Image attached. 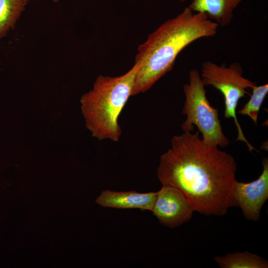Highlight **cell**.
Here are the masks:
<instances>
[{
	"instance_id": "obj_10",
	"label": "cell",
	"mask_w": 268,
	"mask_h": 268,
	"mask_svg": "<svg viewBox=\"0 0 268 268\" xmlns=\"http://www.w3.org/2000/svg\"><path fill=\"white\" fill-rule=\"evenodd\" d=\"M214 259L221 268H268V262L265 259L248 251L228 253Z\"/></svg>"
},
{
	"instance_id": "obj_12",
	"label": "cell",
	"mask_w": 268,
	"mask_h": 268,
	"mask_svg": "<svg viewBox=\"0 0 268 268\" xmlns=\"http://www.w3.org/2000/svg\"><path fill=\"white\" fill-rule=\"evenodd\" d=\"M252 89V93L249 100L237 113L248 116L257 125L260 108L268 92V84L257 85Z\"/></svg>"
},
{
	"instance_id": "obj_1",
	"label": "cell",
	"mask_w": 268,
	"mask_h": 268,
	"mask_svg": "<svg viewBox=\"0 0 268 268\" xmlns=\"http://www.w3.org/2000/svg\"><path fill=\"white\" fill-rule=\"evenodd\" d=\"M200 132L174 135L160 157L157 177L181 190L195 211L222 216L237 206L234 196L237 164L229 153L205 143Z\"/></svg>"
},
{
	"instance_id": "obj_11",
	"label": "cell",
	"mask_w": 268,
	"mask_h": 268,
	"mask_svg": "<svg viewBox=\"0 0 268 268\" xmlns=\"http://www.w3.org/2000/svg\"><path fill=\"white\" fill-rule=\"evenodd\" d=\"M30 0H0V40L14 28Z\"/></svg>"
},
{
	"instance_id": "obj_5",
	"label": "cell",
	"mask_w": 268,
	"mask_h": 268,
	"mask_svg": "<svg viewBox=\"0 0 268 268\" xmlns=\"http://www.w3.org/2000/svg\"><path fill=\"white\" fill-rule=\"evenodd\" d=\"M240 64L234 62L227 66L218 65L210 61L204 62L201 67V77L205 86H212L223 94L224 100L225 118H233L237 129L236 140L244 142L252 152L256 150L245 136L236 116L237 107L239 100L248 94V90L257 85L243 75Z\"/></svg>"
},
{
	"instance_id": "obj_6",
	"label": "cell",
	"mask_w": 268,
	"mask_h": 268,
	"mask_svg": "<svg viewBox=\"0 0 268 268\" xmlns=\"http://www.w3.org/2000/svg\"><path fill=\"white\" fill-rule=\"evenodd\" d=\"M157 193L152 212L161 224L175 228L191 219L195 210L181 190L171 185H163Z\"/></svg>"
},
{
	"instance_id": "obj_4",
	"label": "cell",
	"mask_w": 268,
	"mask_h": 268,
	"mask_svg": "<svg viewBox=\"0 0 268 268\" xmlns=\"http://www.w3.org/2000/svg\"><path fill=\"white\" fill-rule=\"evenodd\" d=\"M189 82L183 86L185 97L182 114L186 119L182 125L184 132H192L196 126L206 143L225 147L229 140L224 134L218 110L208 101L200 73L193 69L189 72Z\"/></svg>"
},
{
	"instance_id": "obj_8",
	"label": "cell",
	"mask_w": 268,
	"mask_h": 268,
	"mask_svg": "<svg viewBox=\"0 0 268 268\" xmlns=\"http://www.w3.org/2000/svg\"><path fill=\"white\" fill-rule=\"evenodd\" d=\"M157 192L140 193L135 191L117 192L104 190L96 202L105 207L117 209L136 208L152 211Z\"/></svg>"
},
{
	"instance_id": "obj_9",
	"label": "cell",
	"mask_w": 268,
	"mask_h": 268,
	"mask_svg": "<svg viewBox=\"0 0 268 268\" xmlns=\"http://www.w3.org/2000/svg\"><path fill=\"white\" fill-rule=\"evenodd\" d=\"M245 0H193L188 6L195 12L205 13L211 20L222 27L228 26L233 11Z\"/></svg>"
},
{
	"instance_id": "obj_13",
	"label": "cell",
	"mask_w": 268,
	"mask_h": 268,
	"mask_svg": "<svg viewBox=\"0 0 268 268\" xmlns=\"http://www.w3.org/2000/svg\"><path fill=\"white\" fill-rule=\"evenodd\" d=\"M181 2H184L185 1H186L187 0H179Z\"/></svg>"
},
{
	"instance_id": "obj_3",
	"label": "cell",
	"mask_w": 268,
	"mask_h": 268,
	"mask_svg": "<svg viewBox=\"0 0 268 268\" xmlns=\"http://www.w3.org/2000/svg\"><path fill=\"white\" fill-rule=\"evenodd\" d=\"M138 65L116 77L98 76L92 90L80 99L86 127L99 140L118 141L122 134L118 118L132 96Z\"/></svg>"
},
{
	"instance_id": "obj_14",
	"label": "cell",
	"mask_w": 268,
	"mask_h": 268,
	"mask_svg": "<svg viewBox=\"0 0 268 268\" xmlns=\"http://www.w3.org/2000/svg\"><path fill=\"white\" fill-rule=\"evenodd\" d=\"M54 2H58L59 0H53Z\"/></svg>"
},
{
	"instance_id": "obj_2",
	"label": "cell",
	"mask_w": 268,
	"mask_h": 268,
	"mask_svg": "<svg viewBox=\"0 0 268 268\" xmlns=\"http://www.w3.org/2000/svg\"><path fill=\"white\" fill-rule=\"evenodd\" d=\"M218 25L204 13L189 6L169 19L139 45L135 58L138 65L132 96L144 92L171 71L178 55L196 40L212 37Z\"/></svg>"
},
{
	"instance_id": "obj_7",
	"label": "cell",
	"mask_w": 268,
	"mask_h": 268,
	"mask_svg": "<svg viewBox=\"0 0 268 268\" xmlns=\"http://www.w3.org/2000/svg\"><path fill=\"white\" fill-rule=\"evenodd\" d=\"M263 171L257 180L244 183L236 181L234 196L237 206L249 220L258 221L261 209L268 199V159L264 157Z\"/></svg>"
}]
</instances>
